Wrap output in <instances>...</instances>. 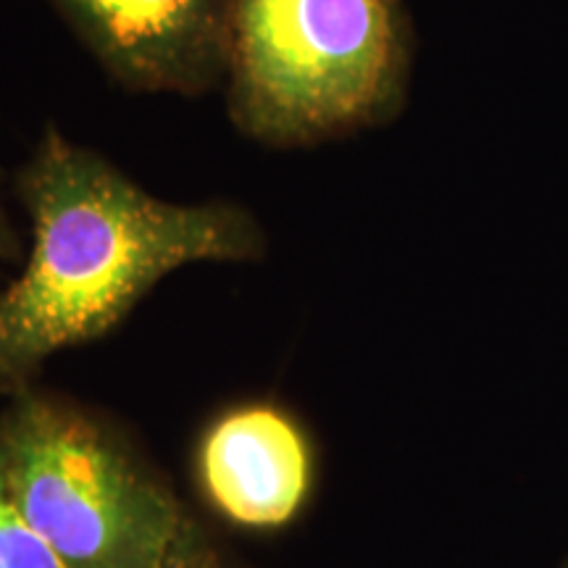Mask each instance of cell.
I'll list each match as a JSON object with an SVG mask.
<instances>
[{
  "label": "cell",
  "mask_w": 568,
  "mask_h": 568,
  "mask_svg": "<svg viewBox=\"0 0 568 568\" xmlns=\"http://www.w3.org/2000/svg\"><path fill=\"white\" fill-rule=\"evenodd\" d=\"M17 193L34 240L21 274L0 290V393L11 397L51 355L116 329L174 268L266 253L243 205L161 201L55 126L17 174Z\"/></svg>",
  "instance_id": "obj_1"
},
{
  "label": "cell",
  "mask_w": 568,
  "mask_h": 568,
  "mask_svg": "<svg viewBox=\"0 0 568 568\" xmlns=\"http://www.w3.org/2000/svg\"><path fill=\"white\" fill-rule=\"evenodd\" d=\"M410 48L403 0H230V119L266 148L385 124L406 101Z\"/></svg>",
  "instance_id": "obj_2"
},
{
  "label": "cell",
  "mask_w": 568,
  "mask_h": 568,
  "mask_svg": "<svg viewBox=\"0 0 568 568\" xmlns=\"http://www.w3.org/2000/svg\"><path fill=\"white\" fill-rule=\"evenodd\" d=\"M0 456L19 510L69 568H176L205 550L172 489L63 403L13 395Z\"/></svg>",
  "instance_id": "obj_3"
},
{
  "label": "cell",
  "mask_w": 568,
  "mask_h": 568,
  "mask_svg": "<svg viewBox=\"0 0 568 568\" xmlns=\"http://www.w3.org/2000/svg\"><path fill=\"white\" fill-rule=\"evenodd\" d=\"M116 84L203 95L230 71V0H51Z\"/></svg>",
  "instance_id": "obj_4"
},
{
  "label": "cell",
  "mask_w": 568,
  "mask_h": 568,
  "mask_svg": "<svg viewBox=\"0 0 568 568\" xmlns=\"http://www.w3.org/2000/svg\"><path fill=\"white\" fill-rule=\"evenodd\" d=\"M197 477L219 516L243 529H276L301 514L314 487V453L295 418L253 403L219 416L197 447Z\"/></svg>",
  "instance_id": "obj_5"
},
{
  "label": "cell",
  "mask_w": 568,
  "mask_h": 568,
  "mask_svg": "<svg viewBox=\"0 0 568 568\" xmlns=\"http://www.w3.org/2000/svg\"><path fill=\"white\" fill-rule=\"evenodd\" d=\"M0 568H69L13 500L0 456Z\"/></svg>",
  "instance_id": "obj_6"
},
{
  "label": "cell",
  "mask_w": 568,
  "mask_h": 568,
  "mask_svg": "<svg viewBox=\"0 0 568 568\" xmlns=\"http://www.w3.org/2000/svg\"><path fill=\"white\" fill-rule=\"evenodd\" d=\"M19 234L13 232L9 216H6L3 201H0V258H13L19 253Z\"/></svg>",
  "instance_id": "obj_7"
},
{
  "label": "cell",
  "mask_w": 568,
  "mask_h": 568,
  "mask_svg": "<svg viewBox=\"0 0 568 568\" xmlns=\"http://www.w3.org/2000/svg\"><path fill=\"white\" fill-rule=\"evenodd\" d=\"M176 568H216V560H213L211 550L205 548V550L197 552V556L187 558V560H184V564H180Z\"/></svg>",
  "instance_id": "obj_8"
},
{
  "label": "cell",
  "mask_w": 568,
  "mask_h": 568,
  "mask_svg": "<svg viewBox=\"0 0 568 568\" xmlns=\"http://www.w3.org/2000/svg\"><path fill=\"white\" fill-rule=\"evenodd\" d=\"M564 568H568V560H566V566H564Z\"/></svg>",
  "instance_id": "obj_9"
}]
</instances>
